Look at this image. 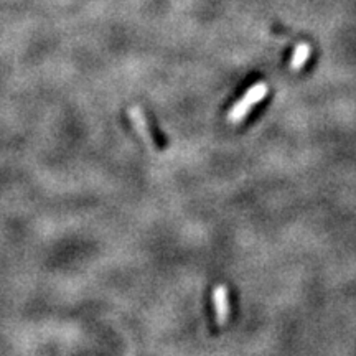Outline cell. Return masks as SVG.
<instances>
[{
    "label": "cell",
    "instance_id": "1",
    "mask_svg": "<svg viewBox=\"0 0 356 356\" xmlns=\"http://www.w3.org/2000/svg\"><path fill=\"white\" fill-rule=\"evenodd\" d=\"M267 92H269V86H267L266 83H256L254 86L249 88L248 91L244 92V96L233 106L230 114H228V119H230L231 124H237V122L243 121L246 114L251 111L259 101L264 99Z\"/></svg>",
    "mask_w": 356,
    "mask_h": 356
},
{
    "label": "cell",
    "instance_id": "2",
    "mask_svg": "<svg viewBox=\"0 0 356 356\" xmlns=\"http://www.w3.org/2000/svg\"><path fill=\"white\" fill-rule=\"evenodd\" d=\"M213 302H215V312L216 320L219 325H224L230 315V297H228L226 286H218L213 292Z\"/></svg>",
    "mask_w": 356,
    "mask_h": 356
},
{
    "label": "cell",
    "instance_id": "3",
    "mask_svg": "<svg viewBox=\"0 0 356 356\" xmlns=\"http://www.w3.org/2000/svg\"><path fill=\"white\" fill-rule=\"evenodd\" d=\"M129 114H130V119H132V121H134V124L137 126L139 132L142 134L144 139H146V142L148 144V147L155 148L157 147V142H155L154 134H152L150 126H148V121H147L146 114H144L142 109L141 108H134V109H130Z\"/></svg>",
    "mask_w": 356,
    "mask_h": 356
},
{
    "label": "cell",
    "instance_id": "4",
    "mask_svg": "<svg viewBox=\"0 0 356 356\" xmlns=\"http://www.w3.org/2000/svg\"><path fill=\"white\" fill-rule=\"evenodd\" d=\"M310 53H312V48L310 45L307 43H300L295 46L294 50V55H292V59H290V68L294 71L300 70L305 63H307V59L310 58Z\"/></svg>",
    "mask_w": 356,
    "mask_h": 356
}]
</instances>
